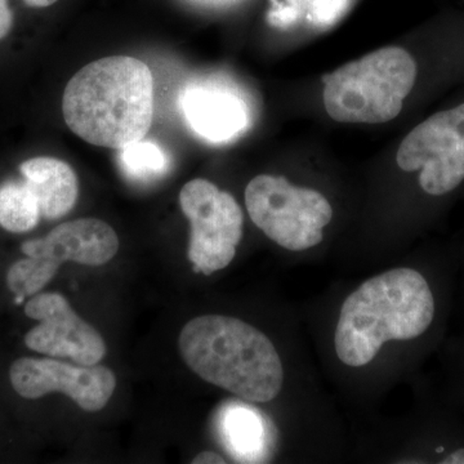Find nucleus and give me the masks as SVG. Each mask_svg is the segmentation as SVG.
I'll list each match as a JSON object with an SVG mask.
<instances>
[{"label":"nucleus","instance_id":"nucleus-1","mask_svg":"<svg viewBox=\"0 0 464 464\" xmlns=\"http://www.w3.org/2000/svg\"><path fill=\"white\" fill-rule=\"evenodd\" d=\"M441 304L435 282L414 267L375 275L342 304L334 348L344 365L373 362L390 341L424 340L438 328Z\"/></svg>","mask_w":464,"mask_h":464},{"label":"nucleus","instance_id":"nucleus-2","mask_svg":"<svg viewBox=\"0 0 464 464\" xmlns=\"http://www.w3.org/2000/svg\"><path fill=\"white\" fill-rule=\"evenodd\" d=\"M63 112L70 130L101 148L123 149L148 134L154 118V76L130 56L88 63L67 83Z\"/></svg>","mask_w":464,"mask_h":464},{"label":"nucleus","instance_id":"nucleus-3","mask_svg":"<svg viewBox=\"0 0 464 464\" xmlns=\"http://www.w3.org/2000/svg\"><path fill=\"white\" fill-rule=\"evenodd\" d=\"M179 353L201 380L256 404L282 392L284 366L270 338L250 324L226 315L194 317L183 326Z\"/></svg>","mask_w":464,"mask_h":464},{"label":"nucleus","instance_id":"nucleus-4","mask_svg":"<svg viewBox=\"0 0 464 464\" xmlns=\"http://www.w3.org/2000/svg\"><path fill=\"white\" fill-rule=\"evenodd\" d=\"M420 76L413 53L381 48L324 76V106L340 123H386L402 111Z\"/></svg>","mask_w":464,"mask_h":464},{"label":"nucleus","instance_id":"nucleus-5","mask_svg":"<svg viewBox=\"0 0 464 464\" xmlns=\"http://www.w3.org/2000/svg\"><path fill=\"white\" fill-rule=\"evenodd\" d=\"M246 206L253 224L290 252L319 246L333 217L331 203L322 192L271 174H261L248 183Z\"/></svg>","mask_w":464,"mask_h":464},{"label":"nucleus","instance_id":"nucleus-6","mask_svg":"<svg viewBox=\"0 0 464 464\" xmlns=\"http://www.w3.org/2000/svg\"><path fill=\"white\" fill-rule=\"evenodd\" d=\"M179 204L191 225L188 256L194 271L224 270L243 239L244 215L237 201L215 183L197 179L183 186Z\"/></svg>","mask_w":464,"mask_h":464},{"label":"nucleus","instance_id":"nucleus-7","mask_svg":"<svg viewBox=\"0 0 464 464\" xmlns=\"http://www.w3.org/2000/svg\"><path fill=\"white\" fill-rule=\"evenodd\" d=\"M12 387L24 399L61 392L88 413L102 411L114 395V372L103 365H72L54 359L20 357L9 369Z\"/></svg>","mask_w":464,"mask_h":464},{"label":"nucleus","instance_id":"nucleus-8","mask_svg":"<svg viewBox=\"0 0 464 464\" xmlns=\"http://www.w3.org/2000/svg\"><path fill=\"white\" fill-rule=\"evenodd\" d=\"M25 314L39 322L25 335L26 347L34 353L67 357L79 365H96L105 357L102 335L60 293L33 295L25 304Z\"/></svg>","mask_w":464,"mask_h":464},{"label":"nucleus","instance_id":"nucleus-9","mask_svg":"<svg viewBox=\"0 0 464 464\" xmlns=\"http://www.w3.org/2000/svg\"><path fill=\"white\" fill-rule=\"evenodd\" d=\"M27 257L50 259L63 265L72 261L79 265L108 264L119 250L114 228L97 218H81L58 225L39 239L21 246Z\"/></svg>","mask_w":464,"mask_h":464},{"label":"nucleus","instance_id":"nucleus-10","mask_svg":"<svg viewBox=\"0 0 464 464\" xmlns=\"http://www.w3.org/2000/svg\"><path fill=\"white\" fill-rule=\"evenodd\" d=\"M179 108L191 130L208 141H227L248 125L246 103L218 85H188L179 96Z\"/></svg>","mask_w":464,"mask_h":464},{"label":"nucleus","instance_id":"nucleus-11","mask_svg":"<svg viewBox=\"0 0 464 464\" xmlns=\"http://www.w3.org/2000/svg\"><path fill=\"white\" fill-rule=\"evenodd\" d=\"M24 182L32 190L47 219H58L74 208L78 179L72 168L54 158H33L20 166Z\"/></svg>","mask_w":464,"mask_h":464},{"label":"nucleus","instance_id":"nucleus-12","mask_svg":"<svg viewBox=\"0 0 464 464\" xmlns=\"http://www.w3.org/2000/svg\"><path fill=\"white\" fill-rule=\"evenodd\" d=\"M353 0H271L267 12L270 26L282 32L323 33L347 14Z\"/></svg>","mask_w":464,"mask_h":464},{"label":"nucleus","instance_id":"nucleus-13","mask_svg":"<svg viewBox=\"0 0 464 464\" xmlns=\"http://www.w3.org/2000/svg\"><path fill=\"white\" fill-rule=\"evenodd\" d=\"M41 208L25 182L0 185V226L14 234L33 230L41 218Z\"/></svg>","mask_w":464,"mask_h":464},{"label":"nucleus","instance_id":"nucleus-14","mask_svg":"<svg viewBox=\"0 0 464 464\" xmlns=\"http://www.w3.org/2000/svg\"><path fill=\"white\" fill-rule=\"evenodd\" d=\"M121 169L134 181L146 182L164 176L169 168V158L157 143L140 141L121 149Z\"/></svg>","mask_w":464,"mask_h":464},{"label":"nucleus","instance_id":"nucleus-15","mask_svg":"<svg viewBox=\"0 0 464 464\" xmlns=\"http://www.w3.org/2000/svg\"><path fill=\"white\" fill-rule=\"evenodd\" d=\"M60 264L50 259L27 257L14 262L7 273V285L16 297H33L57 274Z\"/></svg>","mask_w":464,"mask_h":464},{"label":"nucleus","instance_id":"nucleus-16","mask_svg":"<svg viewBox=\"0 0 464 464\" xmlns=\"http://www.w3.org/2000/svg\"><path fill=\"white\" fill-rule=\"evenodd\" d=\"M228 433L231 436V442L235 448L241 451L252 450L257 445L258 422L256 418L250 417L248 411H237L232 415Z\"/></svg>","mask_w":464,"mask_h":464},{"label":"nucleus","instance_id":"nucleus-17","mask_svg":"<svg viewBox=\"0 0 464 464\" xmlns=\"http://www.w3.org/2000/svg\"><path fill=\"white\" fill-rule=\"evenodd\" d=\"M14 25V14L8 5V0H0V41L5 39Z\"/></svg>","mask_w":464,"mask_h":464},{"label":"nucleus","instance_id":"nucleus-18","mask_svg":"<svg viewBox=\"0 0 464 464\" xmlns=\"http://www.w3.org/2000/svg\"><path fill=\"white\" fill-rule=\"evenodd\" d=\"M194 464H225L227 460L221 454L216 453V451L206 450L201 451L197 457L192 459Z\"/></svg>","mask_w":464,"mask_h":464},{"label":"nucleus","instance_id":"nucleus-19","mask_svg":"<svg viewBox=\"0 0 464 464\" xmlns=\"http://www.w3.org/2000/svg\"><path fill=\"white\" fill-rule=\"evenodd\" d=\"M24 3L27 5V7L32 8H45L50 7V5H54L57 0H23Z\"/></svg>","mask_w":464,"mask_h":464}]
</instances>
